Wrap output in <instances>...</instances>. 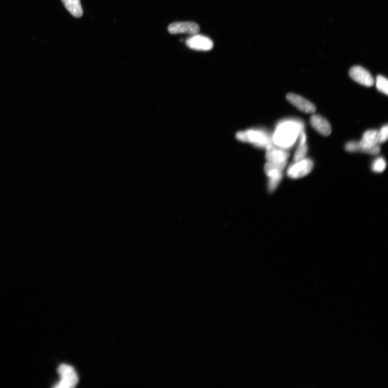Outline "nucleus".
I'll use <instances>...</instances> for the list:
<instances>
[{"label": "nucleus", "instance_id": "nucleus-1", "mask_svg": "<svg viewBox=\"0 0 388 388\" xmlns=\"http://www.w3.org/2000/svg\"><path fill=\"white\" fill-rule=\"evenodd\" d=\"M304 130L301 122L288 120L279 122L273 136V145L285 149L291 147L298 138L299 133Z\"/></svg>", "mask_w": 388, "mask_h": 388}, {"label": "nucleus", "instance_id": "nucleus-2", "mask_svg": "<svg viewBox=\"0 0 388 388\" xmlns=\"http://www.w3.org/2000/svg\"><path fill=\"white\" fill-rule=\"evenodd\" d=\"M237 139L244 142H249L259 148L267 149L273 145L272 136L263 130L250 129L238 133Z\"/></svg>", "mask_w": 388, "mask_h": 388}, {"label": "nucleus", "instance_id": "nucleus-3", "mask_svg": "<svg viewBox=\"0 0 388 388\" xmlns=\"http://www.w3.org/2000/svg\"><path fill=\"white\" fill-rule=\"evenodd\" d=\"M60 381L55 385L56 388H73L78 382V377L73 367L66 364H61L58 369Z\"/></svg>", "mask_w": 388, "mask_h": 388}, {"label": "nucleus", "instance_id": "nucleus-4", "mask_svg": "<svg viewBox=\"0 0 388 388\" xmlns=\"http://www.w3.org/2000/svg\"><path fill=\"white\" fill-rule=\"evenodd\" d=\"M289 157L290 154L288 151L273 144L267 149V162L283 170L287 164Z\"/></svg>", "mask_w": 388, "mask_h": 388}, {"label": "nucleus", "instance_id": "nucleus-5", "mask_svg": "<svg viewBox=\"0 0 388 388\" xmlns=\"http://www.w3.org/2000/svg\"><path fill=\"white\" fill-rule=\"evenodd\" d=\"M314 163L310 159L296 161L288 168L287 175L293 179H297L309 175L313 168Z\"/></svg>", "mask_w": 388, "mask_h": 388}, {"label": "nucleus", "instance_id": "nucleus-6", "mask_svg": "<svg viewBox=\"0 0 388 388\" xmlns=\"http://www.w3.org/2000/svg\"><path fill=\"white\" fill-rule=\"evenodd\" d=\"M349 74L357 83L364 86L371 87L374 84V80L371 74L366 69L360 66L352 67Z\"/></svg>", "mask_w": 388, "mask_h": 388}, {"label": "nucleus", "instance_id": "nucleus-7", "mask_svg": "<svg viewBox=\"0 0 388 388\" xmlns=\"http://www.w3.org/2000/svg\"><path fill=\"white\" fill-rule=\"evenodd\" d=\"M168 32L171 34H198L200 32L199 26L192 22L173 23L168 26Z\"/></svg>", "mask_w": 388, "mask_h": 388}, {"label": "nucleus", "instance_id": "nucleus-8", "mask_svg": "<svg viewBox=\"0 0 388 388\" xmlns=\"http://www.w3.org/2000/svg\"><path fill=\"white\" fill-rule=\"evenodd\" d=\"M186 44L188 48L199 51H209L213 47V42L209 38L198 34L188 38Z\"/></svg>", "mask_w": 388, "mask_h": 388}, {"label": "nucleus", "instance_id": "nucleus-9", "mask_svg": "<svg viewBox=\"0 0 388 388\" xmlns=\"http://www.w3.org/2000/svg\"><path fill=\"white\" fill-rule=\"evenodd\" d=\"M287 99L291 104L305 113L313 114L316 111V107L311 102L299 95L289 94Z\"/></svg>", "mask_w": 388, "mask_h": 388}, {"label": "nucleus", "instance_id": "nucleus-10", "mask_svg": "<svg viewBox=\"0 0 388 388\" xmlns=\"http://www.w3.org/2000/svg\"><path fill=\"white\" fill-rule=\"evenodd\" d=\"M310 123L313 128L322 136H329L331 134L332 128L329 121L320 115H313Z\"/></svg>", "mask_w": 388, "mask_h": 388}, {"label": "nucleus", "instance_id": "nucleus-11", "mask_svg": "<svg viewBox=\"0 0 388 388\" xmlns=\"http://www.w3.org/2000/svg\"><path fill=\"white\" fill-rule=\"evenodd\" d=\"M68 12L73 16L79 18L82 16L83 11L80 0H62Z\"/></svg>", "mask_w": 388, "mask_h": 388}, {"label": "nucleus", "instance_id": "nucleus-12", "mask_svg": "<svg viewBox=\"0 0 388 388\" xmlns=\"http://www.w3.org/2000/svg\"><path fill=\"white\" fill-rule=\"evenodd\" d=\"M376 87L378 90L387 95L388 81L386 78L381 75L378 76L376 78Z\"/></svg>", "mask_w": 388, "mask_h": 388}, {"label": "nucleus", "instance_id": "nucleus-13", "mask_svg": "<svg viewBox=\"0 0 388 388\" xmlns=\"http://www.w3.org/2000/svg\"><path fill=\"white\" fill-rule=\"evenodd\" d=\"M308 149V146L306 144V143L299 144L298 147L295 152L294 156V162L305 159L306 154H307Z\"/></svg>", "mask_w": 388, "mask_h": 388}, {"label": "nucleus", "instance_id": "nucleus-14", "mask_svg": "<svg viewBox=\"0 0 388 388\" xmlns=\"http://www.w3.org/2000/svg\"><path fill=\"white\" fill-rule=\"evenodd\" d=\"M386 163L384 159L379 157L375 160L373 163L372 169L375 173H382L386 168Z\"/></svg>", "mask_w": 388, "mask_h": 388}, {"label": "nucleus", "instance_id": "nucleus-15", "mask_svg": "<svg viewBox=\"0 0 388 388\" xmlns=\"http://www.w3.org/2000/svg\"><path fill=\"white\" fill-rule=\"evenodd\" d=\"M388 126L386 125L382 127L378 134L379 143L385 142L387 140Z\"/></svg>", "mask_w": 388, "mask_h": 388}]
</instances>
